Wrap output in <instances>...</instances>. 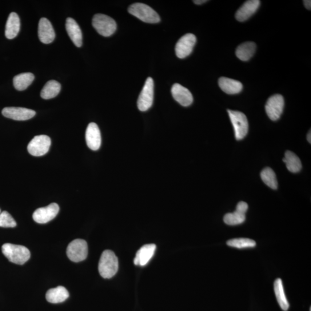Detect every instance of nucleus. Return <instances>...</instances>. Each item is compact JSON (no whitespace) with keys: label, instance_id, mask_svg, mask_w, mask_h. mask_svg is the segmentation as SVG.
Instances as JSON below:
<instances>
[{"label":"nucleus","instance_id":"f257e3e1","mask_svg":"<svg viewBox=\"0 0 311 311\" xmlns=\"http://www.w3.org/2000/svg\"><path fill=\"white\" fill-rule=\"evenodd\" d=\"M98 269L104 278H111L116 274L118 270V259L112 251H103L100 258Z\"/></svg>","mask_w":311,"mask_h":311},{"label":"nucleus","instance_id":"f03ea898","mask_svg":"<svg viewBox=\"0 0 311 311\" xmlns=\"http://www.w3.org/2000/svg\"><path fill=\"white\" fill-rule=\"evenodd\" d=\"M2 252L9 261L22 265L29 260L30 251L27 247L21 245L6 243L2 246Z\"/></svg>","mask_w":311,"mask_h":311},{"label":"nucleus","instance_id":"7ed1b4c3","mask_svg":"<svg viewBox=\"0 0 311 311\" xmlns=\"http://www.w3.org/2000/svg\"><path fill=\"white\" fill-rule=\"evenodd\" d=\"M128 12L145 23L154 24L161 21V18L157 12L145 4L134 3L129 7Z\"/></svg>","mask_w":311,"mask_h":311},{"label":"nucleus","instance_id":"20e7f679","mask_svg":"<svg viewBox=\"0 0 311 311\" xmlns=\"http://www.w3.org/2000/svg\"><path fill=\"white\" fill-rule=\"evenodd\" d=\"M93 25L98 33L103 37H108L117 30V23L109 16L95 15L93 19Z\"/></svg>","mask_w":311,"mask_h":311},{"label":"nucleus","instance_id":"39448f33","mask_svg":"<svg viewBox=\"0 0 311 311\" xmlns=\"http://www.w3.org/2000/svg\"><path fill=\"white\" fill-rule=\"evenodd\" d=\"M228 113L234 126L235 138L237 140H241L248 133V120L245 114L240 111L228 110Z\"/></svg>","mask_w":311,"mask_h":311},{"label":"nucleus","instance_id":"423d86ee","mask_svg":"<svg viewBox=\"0 0 311 311\" xmlns=\"http://www.w3.org/2000/svg\"><path fill=\"white\" fill-rule=\"evenodd\" d=\"M88 245L83 239H75L67 247L66 254L70 261L79 262L85 261L88 255Z\"/></svg>","mask_w":311,"mask_h":311},{"label":"nucleus","instance_id":"0eeeda50","mask_svg":"<svg viewBox=\"0 0 311 311\" xmlns=\"http://www.w3.org/2000/svg\"><path fill=\"white\" fill-rule=\"evenodd\" d=\"M154 97V83L152 78L146 79L144 86L139 94L138 101V108L141 111L148 110L152 106Z\"/></svg>","mask_w":311,"mask_h":311},{"label":"nucleus","instance_id":"6e6552de","mask_svg":"<svg viewBox=\"0 0 311 311\" xmlns=\"http://www.w3.org/2000/svg\"><path fill=\"white\" fill-rule=\"evenodd\" d=\"M51 143V139L47 135H37L30 142L27 149L34 157H42L49 151Z\"/></svg>","mask_w":311,"mask_h":311},{"label":"nucleus","instance_id":"1a4fd4ad","mask_svg":"<svg viewBox=\"0 0 311 311\" xmlns=\"http://www.w3.org/2000/svg\"><path fill=\"white\" fill-rule=\"evenodd\" d=\"M284 107V99L280 94L273 95L267 101L265 110L271 120L276 121L280 119Z\"/></svg>","mask_w":311,"mask_h":311},{"label":"nucleus","instance_id":"9d476101","mask_svg":"<svg viewBox=\"0 0 311 311\" xmlns=\"http://www.w3.org/2000/svg\"><path fill=\"white\" fill-rule=\"evenodd\" d=\"M59 210L57 203H52L46 207H41L35 211L33 217L39 224H46L57 216Z\"/></svg>","mask_w":311,"mask_h":311},{"label":"nucleus","instance_id":"9b49d317","mask_svg":"<svg viewBox=\"0 0 311 311\" xmlns=\"http://www.w3.org/2000/svg\"><path fill=\"white\" fill-rule=\"evenodd\" d=\"M197 39L193 34H187L179 40L175 46L177 56L185 58L192 53Z\"/></svg>","mask_w":311,"mask_h":311},{"label":"nucleus","instance_id":"f8f14e48","mask_svg":"<svg viewBox=\"0 0 311 311\" xmlns=\"http://www.w3.org/2000/svg\"><path fill=\"white\" fill-rule=\"evenodd\" d=\"M2 114L6 118L16 121H26L33 118L35 111L23 107H6L2 111Z\"/></svg>","mask_w":311,"mask_h":311},{"label":"nucleus","instance_id":"ddd939ff","mask_svg":"<svg viewBox=\"0 0 311 311\" xmlns=\"http://www.w3.org/2000/svg\"><path fill=\"white\" fill-rule=\"evenodd\" d=\"M86 139L87 146L91 150H97L101 147L102 143L101 131L95 123H90L88 126L86 133Z\"/></svg>","mask_w":311,"mask_h":311},{"label":"nucleus","instance_id":"4468645a","mask_svg":"<svg viewBox=\"0 0 311 311\" xmlns=\"http://www.w3.org/2000/svg\"><path fill=\"white\" fill-rule=\"evenodd\" d=\"M171 93L175 101L183 106H189L193 102V95L190 91L179 84H175L173 86Z\"/></svg>","mask_w":311,"mask_h":311},{"label":"nucleus","instance_id":"2eb2a0df","mask_svg":"<svg viewBox=\"0 0 311 311\" xmlns=\"http://www.w3.org/2000/svg\"><path fill=\"white\" fill-rule=\"evenodd\" d=\"M38 37L41 42L49 44L54 41L55 32L51 23L46 18L40 20L38 26Z\"/></svg>","mask_w":311,"mask_h":311},{"label":"nucleus","instance_id":"dca6fc26","mask_svg":"<svg viewBox=\"0 0 311 311\" xmlns=\"http://www.w3.org/2000/svg\"><path fill=\"white\" fill-rule=\"evenodd\" d=\"M259 0H250L244 3L237 11L235 17L239 22H245L253 15L260 6Z\"/></svg>","mask_w":311,"mask_h":311},{"label":"nucleus","instance_id":"f3484780","mask_svg":"<svg viewBox=\"0 0 311 311\" xmlns=\"http://www.w3.org/2000/svg\"><path fill=\"white\" fill-rule=\"evenodd\" d=\"M156 249H157V246L154 244L142 246L135 255L134 259V265L140 266L146 265L153 257Z\"/></svg>","mask_w":311,"mask_h":311},{"label":"nucleus","instance_id":"a211bd4d","mask_svg":"<svg viewBox=\"0 0 311 311\" xmlns=\"http://www.w3.org/2000/svg\"><path fill=\"white\" fill-rule=\"evenodd\" d=\"M66 29L75 46L81 47L83 44V35L81 28L77 22L72 18H67L66 22Z\"/></svg>","mask_w":311,"mask_h":311},{"label":"nucleus","instance_id":"6ab92c4d","mask_svg":"<svg viewBox=\"0 0 311 311\" xmlns=\"http://www.w3.org/2000/svg\"><path fill=\"white\" fill-rule=\"evenodd\" d=\"M21 29V21L18 15L15 13L10 14L8 18L6 27V37L9 39H13L18 35Z\"/></svg>","mask_w":311,"mask_h":311},{"label":"nucleus","instance_id":"aec40b11","mask_svg":"<svg viewBox=\"0 0 311 311\" xmlns=\"http://www.w3.org/2000/svg\"><path fill=\"white\" fill-rule=\"evenodd\" d=\"M218 85L221 90L229 95L240 93L243 90V85L240 82L224 77L218 80Z\"/></svg>","mask_w":311,"mask_h":311},{"label":"nucleus","instance_id":"412c9836","mask_svg":"<svg viewBox=\"0 0 311 311\" xmlns=\"http://www.w3.org/2000/svg\"><path fill=\"white\" fill-rule=\"evenodd\" d=\"M69 296L68 291L62 286L52 288L47 291L46 298L48 302L57 304L65 301Z\"/></svg>","mask_w":311,"mask_h":311},{"label":"nucleus","instance_id":"4be33fe9","mask_svg":"<svg viewBox=\"0 0 311 311\" xmlns=\"http://www.w3.org/2000/svg\"><path fill=\"white\" fill-rule=\"evenodd\" d=\"M256 45L252 42L242 43L237 48L236 50L237 56L243 61H249L253 56L255 50H256Z\"/></svg>","mask_w":311,"mask_h":311},{"label":"nucleus","instance_id":"5701e85b","mask_svg":"<svg viewBox=\"0 0 311 311\" xmlns=\"http://www.w3.org/2000/svg\"><path fill=\"white\" fill-rule=\"evenodd\" d=\"M283 162L285 163L287 169L291 173H297L300 172L302 169L300 159L296 154L290 150L286 151Z\"/></svg>","mask_w":311,"mask_h":311},{"label":"nucleus","instance_id":"b1692460","mask_svg":"<svg viewBox=\"0 0 311 311\" xmlns=\"http://www.w3.org/2000/svg\"><path fill=\"white\" fill-rule=\"evenodd\" d=\"M274 289L277 301L281 309L284 311L288 310L289 308V304L285 296L281 279L278 278L275 281Z\"/></svg>","mask_w":311,"mask_h":311},{"label":"nucleus","instance_id":"393cba45","mask_svg":"<svg viewBox=\"0 0 311 311\" xmlns=\"http://www.w3.org/2000/svg\"><path fill=\"white\" fill-rule=\"evenodd\" d=\"M61 89V86L58 82L55 81H49L42 90L41 97L44 99L54 98L57 97Z\"/></svg>","mask_w":311,"mask_h":311},{"label":"nucleus","instance_id":"a878e982","mask_svg":"<svg viewBox=\"0 0 311 311\" xmlns=\"http://www.w3.org/2000/svg\"><path fill=\"white\" fill-rule=\"evenodd\" d=\"M34 79V75L31 73L19 74L14 78V87L18 91L25 90L33 82Z\"/></svg>","mask_w":311,"mask_h":311},{"label":"nucleus","instance_id":"bb28decb","mask_svg":"<svg viewBox=\"0 0 311 311\" xmlns=\"http://www.w3.org/2000/svg\"><path fill=\"white\" fill-rule=\"evenodd\" d=\"M261 177L263 182L267 186H268L272 189H277L278 182L276 175L272 169L269 168V167H266V168L263 170L261 173Z\"/></svg>","mask_w":311,"mask_h":311},{"label":"nucleus","instance_id":"cd10ccee","mask_svg":"<svg viewBox=\"0 0 311 311\" xmlns=\"http://www.w3.org/2000/svg\"><path fill=\"white\" fill-rule=\"evenodd\" d=\"M227 245L237 249L253 248L256 246V242L247 238L233 239L226 243Z\"/></svg>","mask_w":311,"mask_h":311},{"label":"nucleus","instance_id":"c85d7f7f","mask_svg":"<svg viewBox=\"0 0 311 311\" xmlns=\"http://www.w3.org/2000/svg\"><path fill=\"white\" fill-rule=\"evenodd\" d=\"M246 220V215L239 211L235 210L234 213H227L224 217V221L229 225H237L242 224Z\"/></svg>","mask_w":311,"mask_h":311},{"label":"nucleus","instance_id":"c756f323","mask_svg":"<svg viewBox=\"0 0 311 311\" xmlns=\"http://www.w3.org/2000/svg\"><path fill=\"white\" fill-rule=\"evenodd\" d=\"M17 222L11 215L7 211L0 213V227L3 228H14L17 226Z\"/></svg>","mask_w":311,"mask_h":311},{"label":"nucleus","instance_id":"7c9ffc66","mask_svg":"<svg viewBox=\"0 0 311 311\" xmlns=\"http://www.w3.org/2000/svg\"><path fill=\"white\" fill-rule=\"evenodd\" d=\"M248 204L245 202L241 201L238 203L236 210L239 211L243 214H246L247 210H248Z\"/></svg>","mask_w":311,"mask_h":311},{"label":"nucleus","instance_id":"2f4dec72","mask_svg":"<svg viewBox=\"0 0 311 311\" xmlns=\"http://www.w3.org/2000/svg\"><path fill=\"white\" fill-rule=\"evenodd\" d=\"M303 3H304V5L307 10H311V1L310 0H304Z\"/></svg>","mask_w":311,"mask_h":311},{"label":"nucleus","instance_id":"473e14b6","mask_svg":"<svg viewBox=\"0 0 311 311\" xmlns=\"http://www.w3.org/2000/svg\"><path fill=\"white\" fill-rule=\"evenodd\" d=\"M207 1L206 0H194L193 3L195 4V5H201L202 4L206 3Z\"/></svg>","mask_w":311,"mask_h":311},{"label":"nucleus","instance_id":"72a5a7b5","mask_svg":"<svg viewBox=\"0 0 311 311\" xmlns=\"http://www.w3.org/2000/svg\"><path fill=\"white\" fill-rule=\"evenodd\" d=\"M307 140L310 143H311V133L309 130V133L307 134Z\"/></svg>","mask_w":311,"mask_h":311},{"label":"nucleus","instance_id":"f704fd0d","mask_svg":"<svg viewBox=\"0 0 311 311\" xmlns=\"http://www.w3.org/2000/svg\"><path fill=\"white\" fill-rule=\"evenodd\" d=\"M2 213V212H1V210H0V213Z\"/></svg>","mask_w":311,"mask_h":311}]
</instances>
